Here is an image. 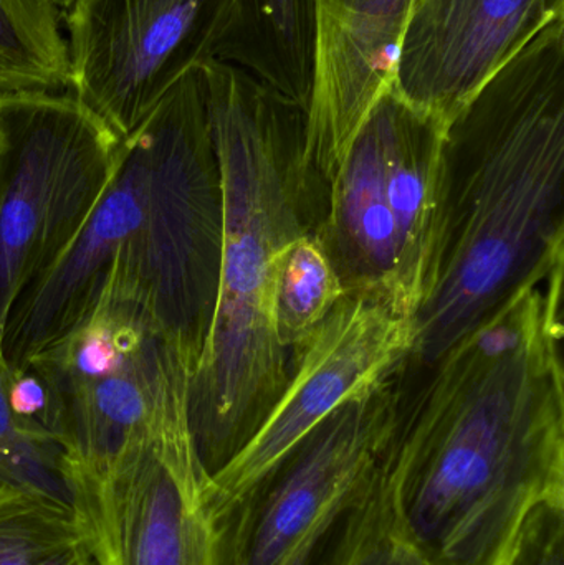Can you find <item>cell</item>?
Here are the masks:
<instances>
[{"instance_id": "cell-1", "label": "cell", "mask_w": 564, "mask_h": 565, "mask_svg": "<svg viewBox=\"0 0 564 565\" xmlns=\"http://www.w3.org/2000/svg\"><path fill=\"white\" fill-rule=\"evenodd\" d=\"M564 260L404 387L380 481L433 565H509L564 510Z\"/></svg>"}, {"instance_id": "cell-2", "label": "cell", "mask_w": 564, "mask_h": 565, "mask_svg": "<svg viewBox=\"0 0 564 565\" xmlns=\"http://www.w3.org/2000/svg\"><path fill=\"white\" fill-rule=\"evenodd\" d=\"M564 260V19L546 25L449 122L439 218L411 382Z\"/></svg>"}, {"instance_id": "cell-3", "label": "cell", "mask_w": 564, "mask_h": 565, "mask_svg": "<svg viewBox=\"0 0 564 565\" xmlns=\"http://www.w3.org/2000/svg\"><path fill=\"white\" fill-rule=\"evenodd\" d=\"M212 131L224 185L217 305L189 385V422L205 470L225 467L277 404L291 355L275 334L285 250L313 234L324 204L304 172L307 106L237 63L209 60Z\"/></svg>"}, {"instance_id": "cell-4", "label": "cell", "mask_w": 564, "mask_h": 565, "mask_svg": "<svg viewBox=\"0 0 564 565\" xmlns=\"http://www.w3.org/2000/svg\"><path fill=\"white\" fill-rule=\"evenodd\" d=\"M129 138L145 166L141 205L106 291L138 305L194 375L214 321L224 237L222 169L201 66Z\"/></svg>"}, {"instance_id": "cell-5", "label": "cell", "mask_w": 564, "mask_h": 565, "mask_svg": "<svg viewBox=\"0 0 564 565\" xmlns=\"http://www.w3.org/2000/svg\"><path fill=\"white\" fill-rule=\"evenodd\" d=\"M446 128L393 86L351 139L315 231L344 295L414 318L439 218Z\"/></svg>"}, {"instance_id": "cell-6", "label": "cell", "mask_w": 564, "mask_h": 565, "mask_svg": "<svg viewBox=\"0 0 564 565\" xmlns=\"http://www.w3.org/2000/svg\"><path fill=\"white\" fill-rule=\"evenodd\" d=\"M123 142L72 93L0 95V344L13 302L82 234Z\"/></svg>"}, {"instance_id": "cell-7", "label": "cell", "mask_w": 564, "mask_h": 565, "mask_svg": "<svg viewBox=\"0 0 564 565\" xmlns=\"http://www.w3.org/2000/svg\"><path fill=\"white\" fill-rule=\"evenodd\" d=\"M66 487L98 565H235V516L219 507L188 412Z\"/></svg>"}, {"instance_id": "cell-8", "label": "cell", "mask_w": 564, "mask_h": 565, "mask_svg": "<svg viewBox=\"0 0 564 565\" xmlns=\"http://www.w3.org/2000/svg\"><path fill=\"white\" fill-rule=\"evenodd\" d=\"M251 12L252 0H75L70 93L128 138L182 76L235 55Z\"/></svg>"}, {"instance_id": "cell-9", "label": "cell", "mask_w": 564, "mask_h": 565, "mask_svg": "<svg viewBox=\"0 0 564 565\" xmlns=\"http://www.w3.org/2000/svg\"><path fill=\"white\" fill-rule=\"evenodd\" d=\"M413 344V318L373 299L344 295L294 352L287 387L264 424L212 475L221 510L235 516L321 422L400 371Z\"/></svg>"}, {"instance_id": "cell-10", "label": "cell", "mask_w": 564, "mask_h": 565, "mask_svg": "<svg viewBox=\"0 0 564 565\" xmlns=\"http://www.w3.org/2000/svg\"><path fill=\"white\" fill-rule=\"evenodd\" d=\"M396 372L304 438L235 514V565H280L318 518L360 498L400 420Z\"/></svg>"}, {"instance_id": "cell-11", "label": "cell", "mask_w": 564, "mask_h": 565, "mask_svg": "<svg viewBox=\"0 0 564 565\" xmlns=\"http://www.w3.org/2000/svg\"><path fill=\"white\" fill-rule=\"evenodd\" d=\"M416 0H310V85L304 172L315 194L328 184L377 99L393 86Z\"/></svg>"}, {"instance_id": "cell-12", "label": "cell", "mask_w": 564, "mask_h": 565, "mask_svg": "<svg viewBox=\"0 0 564 565\" xmlns=\"http://www.w3.org/2000/svg\"><path fill=\"white\" fill-rule=\"evenodd\" d=\"M564 0H416L393 89L444 128L546 25Z\"/></svg>"}, {"instance_id": "cell-13", "label": "cell", "mask_w": 564, "mask_h": 565, "mask_svg": "<svg viewBox=\"0 0 564 565\" xmlns=\"http://www.w3.org/2000/svg\"><path fill=\"white\" fill-rule=\"evenodd\" d=\"M145 166L131 138L82 234L45 277L19 296L3 326V361L20 369L72 334L95 312L141 205Z\"/></svg>"}, {"instance_id": "cell-14", "label": "cell", "mask_w": 564, "mask_h": 565, "mask_svg": "<svg viewBox=\"0 0 564 565\" xmlns=\"http://www.w3.org/2000/svg\"><path fill=\"white\" fill-rule=\"evenodd\" d=\"M191 377L164 338L111 371L68 381L46 377L63 405L65 481L103 470L159 422L189 414Z\"/></svg>"}, {"instance_id": "cell-15", "label": "cell", "mask_w": 564, "mask_h": 565, "mask_svg": "<svg viewBox=\"0 0 564 565\" xmlns=\"http://www.w3.org/2000/svg\"><path fill=\"white\" fill-rule=\"evenodd\" d=\"M0 565H98L72 501L0 484Z\"/></svg>"}, {"instance_id": "cell-16", "label": "cell", "mask_w": 564, "mask_h": 565, "mask_svg": "<svg viewBox=\"0 0 564 565\" xmlns=\"http://www.w3.org/2000/svg\"><path fill=\"white\" fill-rule=\"evenodd\" d=\"M70 93L68 49L55 0H0V95Z\"/></svg>"}, {"instance_id": "cell-17", "label": "cell", "mask_w": 564, "mask_h": 565, "mask_svg": "<svg viewBox=\"0 0 564 565\" xmlns=\"http://www.w3.org/2000/svg\"><path fill=\"white\" fill-rule=\"evenodd\" d=\"M237 63L307 106L310 0H252Z\"/></svg>"}, {"instance_id": "cell-18", "label": "cell", "mask_w": 564, "mask_h": 565, "mask_svg": "<svg viewBox=\"0 0 564 565\" xmlns=\"http://www.w3.org/2000/svg\"><path fill=\"white\" fill-rule=\"evenodd\" d=\"M343 296L340 278L313 234L297 238L285 250L275 280L274 326L291 359Z\"/></svg>"}, {"instance_id": "cell-19", "label": "cell", "mask_w": 564, "mask_h": 565, "mask_svg": "<svg viewBox=\"0 0 564 565\" xmlns=\"http://www.w3.org/2000/svg\"><path fill=\"white\" fill-rule=\"evenodd\" d=\"M340 524L337 543L328 556L320 554L318 565H433L401 523L381 484L380 468Z\"/></svg>"}, {"instance_id": "cell-20", "label": "cell", "mask_w": 564, "mask_h": 565, "mask_svg": "<svg viewBox=\"0 0 564 565\" xmlns=\"http://www.w3.org/2000/svg\"><path fill=\"white\" fill-rule=\"evenodd\" d=\"M0 484L35 488L70 500L58 445L17 424L0 387Z\"/></svg>"}, {"instance_id": "cell-21", "label": "cell", "mask_w": 564, "mask_h": 565, "mask_svg": "<svg viewBox=\"0 0 564 565\" xmlns=\"http://www.w3.org/2000/svg\"><path fill=\"white\" fill-rule=\"evenodd\" d=\"M0 387L17 424L62 450L63 405L46 375L33 364L10 367L0 355Z\"/></svg>"}, {"instance_id": "cell-22", "label": "cell", "mask_w": 564, "mask_h": 565, "mask_svg": "<svg viewBox=\"0 0 564 565\" xmlns=\"http://www.w3.org/2000/svg\"><path fill=\"white\" fill-rule=\"evenodd\" d=\"M509 565H564V510L536 518Z\"/></svg>"}, {"instance_id": "cell-23", "label": "cell", "mask_w": 564, "mask_h": 565, "mask_svg": "<svg viewBox=\"0 0 564 565\" xmlns=\"http://www.w3.org/2000/svg\"><path fill=\"white\" fill-rule=\"evenodd\" d=\"M357 500L341 501V503L328 508V510L318 518L317 523H315L313 526L304 534V537L295 544L294 550L288 553V556L281 561L280 565H318L321 551H323L331 531L334 530V526H337L338 521L343 518V514L357 503Z\"/></svg>"}, {"instance_id": "cell-24", "label": "cell", "mask_w": 564, "mask_h": 565, "mask_svg": "<svg viewBox=\"0 0 564 565\" xmlns=\"http://www.w3.org/2000/svg\"><path fill=\"white\" fill-rule=\"evenodd\" d=\"M73 2H75V0H55L56 6L60 7V10H62V12L68 10L70 7L73 6Z\"/></svg>"}]
</instances>
